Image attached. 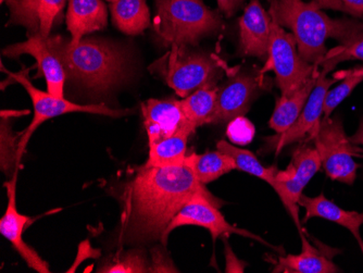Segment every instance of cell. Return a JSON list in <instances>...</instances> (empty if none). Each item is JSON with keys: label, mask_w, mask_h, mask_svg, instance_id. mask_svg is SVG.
I'll return each instance as SVG.
<instances>
[{"label": "cell", "mask_w": 363, "mask_h": 273, "mask_svg": "<svg viewBox=\"0 0 363 273\" xmlns=\"http://www.w3.org/2000/svg\"><path fill=\"white\" fill-rule=\"evenodd\" d=\"M199 195L219 208L225 204L213 196L185 165L143 166L126 184L122 195L121 240L133 245L161 240L185 204Z\"/></svg>", "instance_id": "cell-1"}, {"label": "cell", "mask_w": 363, "mask_h": 273, "mask_svg": "<svg viewBox=\"0 0 363 273\" xmlns=\"http://www.w3.org/2000/svg\"><path fill=\"white\" fill-rule=\"evenodd\" d=\"M269 13L282 28L291 30L298 52L307 62L320 66L328 54V38L348 44L363 35V23L354 19L334 20L312 0H269Z\"/></svg>", "instance_id": "cell-2"}, {"label": "cell", "mask_w": 363, "mask_h": 273, "mask_svg": "<svg viewBox=\"0 0 363 273\" xmlns=\"http://www.w3.org/2000/svg\"><path fill=\"white\" fill-rule=\"evenodd\" d=\"M48 42L62 63L67 77L89 89L106 91L124 77L125 55L110 43L83 38L72 44L60 35L49 36Z\"/></svg>", "instance_id": "cell-3"}, {"label": "cell", "mask_w": 363, "mask_h": 273, "mask_svg": "<svg viewBox=\"0 0 363 273\" xmlns=\"http://www.w3.org/2000/svg\"><path fill=\"white\" fill-rule=\"evenodd\" d=\"M156 8L155 30L172 47L195 46L222 28L220 14L203 0H156Z\"/></svg>", "instance_id": "cell-4"}, {"label": "cell", "mask_w": 363, "mask_h": 273, "mask_svg": "<svg viewBox=\"0 0 363 273\" xmlns=\"http://www.w3.org/2000/svg\"><path fill=\"white\" fill-rule=\"evenodd\" d=\"M321 158L322 168L328 178L352 185L360 165L356 158H363V150L346 135L340 118H323L317 133L312 138Z\"/></svg>", "instance_id": "cell-5"}, {"label": "cell", "mask_w": 363, "mask_h": 273, "mask_svg": "<svg viewBox=\"0 0 363 273\" xmlns=\"http://www.w3.org/2000/svg\"><path fill=\"white\" fill-rule=\"evenodd\" d=\"M1 69L4 72L9 75L10 79H13V82L19 83L26 89L32 99L33 107H34V117H33L32 122L26 131H23L21 140H19L18 165L21 162L22 156L26 152V147L30 136L38 130V126H42L47 120L65 115V113H71V112H87V113L107 116V117L111 118H121L130 113V110L111 109L104 104L79 105V104L72 103V101L65 99V97H57L48 91L45 93V91L36 89L30 81L28 69L22 68V70L18 73H12L9 70H6L4 66H1Z\"/></svg>", "instance_id": "cell-6"}, {"label": "cell", "mask_w": 363, "mask_h": 273, "mask_svg": "<svg viewBox=\"0 0 363 273\" xmlns=\"http://www.w3.org/2000/svg\"><path fill=\"white\" fill-rule=\"evenodd\" d=\"M272 19V18H271ZM273 71L282 96H289L317 77L318 66L301 58L293 34L289 33L277 21L271 23L269 57L261 74Z\"/></svg>", "instance_id": "cell-7"}, {"label": "cell", "mask_w": 363, "mask_h": 273, "mask_svg": "<svg viewBox=\"0 0 363 273\" xmlns=\"http://www.w3.org/2000/svg\"><path fill=\"white\" fill-rule=\"evenodd\" d=\"M162 73L169 87L185 99L203 87H217L222 71L219 62L211 57L191 52L187 47H172L161 59Z\"/></svg>", "instance_id": "cell-8"}, {"label": "cell", "mask_w": 363, "mask_h": 273, "mask_svg": "<svg viewBox=\"0 0 363 273\" xmlns=\"http://www.w3.org/2000/svg\"><path fill=\"white\" fill-rule=\"evenodd\" d=\"M321 167V158L317 148L306 142L294 150L291 164L286 170H279L277 173V186L274 191L291 213L299 232L303 231L298 213L299 199L308 183Z\"/></svg>", "instance_id": "cell-9"}, {"label": "cell", "mask_w": 363, "mask_h": 273, "mask_svg": "<svg viewBox=\"0 0 363 273\" xmlns=\"http://www.w3.org/2000/svg\"><path fill=\"white\" fill-rule=\"evenodd\" d=\"M219 209L220 208L213 201L203 195L194 197L189 203L185 204L184 207L182 208L179 213L175 216L174 219L169 224V227L167 228L162 238H161V243L163 244V246H166L171 232L174 231L177 228L195 225V227L207 229L211 233L213 242H216L217 238L221 235L238 234L244 238H252L257 242H260L263 245L268 246L277 252L279 250L283 252L282 248L271 245L266 240H263L257 234L252 233L247 230L240 229V228L228 223L225 217L220 213Z\"/></svg>", "instance_id": "cell-10"}, {"label": "cell", "mask_w": 363, "mask_h": 273, "mask_svg": "<svg viewBox=\"0 0 363 273\" xmlns=\"http://www.w3.org/2000/svg\"><path fill=\"white\" fill-rule=\"evenodd\" d=\"M328 71L325 69H322L321 72H319L317 83L312 89L307 104L295 123L284 133H277V135L266 138V145L262 148L263 154L272 152V150L279 154L285 146L289 145V144L303 140H311L312 138L315 136L318 128H319L322 115H323L324 99H325L326 93L328 89H331L332 85L335 84L338 79H340L336 74L333 77H328Z\"/></svg>", "instance_id": "cell-11"}, {"label": "cell", "mask_w": 363, "mask_h": 273, "mask_svg": "<svg viewBox=\"0 0 363 273\" xmlns=\"http://www.w3.org/2000/svg\"><path fill=\"white\" fill-rule=\"evenodd\" d=\"M263 74H240L218 91L217 104L210 123H226L246 115L252 101L263 87Z\"/></svg>", "instance_id": "cell-12"}, {"label": "cell", "mask_w": 363, "mask_h": 273, "mask_svg": "<svg viewBox=\"0 0 363 273\" xmlns=\"http://www.w3.org/2000/svg\"><path fill=\"white\" fill-rule=\"evenodd\" d=\"M16 180L18 170L13 173L11 180L5 183L7 189L8 205L5 215L0 219V233L7 238L13 246L14 250L22 257L28 267L38 273H49L48 264L36 252L34 248L30 247L24 242L23 233L26 225L32 218L22 215L16 207Z\"/></svg>", "instance_id": "cell-13"}, {"label": "cell", "mask_w": 363, "mask_h": 273, "mask_svg": "<svg viewBox=\"0 0 363 273\" xmlns=\"http://www.w3.org/2000/svg\"><path fill=\"white\" fill-rule=\"evenodd\" d=\"M3 54L9 58H19L21 55H30L36 59L38 67V77L43 75L46 79L47 91L57 97H65V74L62 63L58 57L50 50L48 38L42 34L30 35L26 42L18 43L6 47Z\"/></svg>", "instance_id": "cell-14"}, {"label": "cell", "mask_w": 363, "mask_h": 273, "mask_svg": "<svg viewBox=\"0 0 363 273\" xmlns=\"http://www.w3.org/2000/svg\"><path fill=\"white\" fill-rule=\"evenodd\" d=\"M10 10L9 24L22 26L28 34L50 36L52 26L67 0H6Z\"/></svg>", "instance_id": "cell-15"}, {"label": "cell", "mask_w": 363, "mask_h": 273, "mask_svg": "<svg viewBox=\"0 0 363 273\" xmlns=\"http://www.w3.org/2000/svg\"><path fill=\"white\" fill-rule=\"evenodd\" d=\"M150 146L170 138L187 123L181 99H150L142 106Z\"/></svg>", "instance_id": "cell-16"}, {"label": "cell", "mask_w": 363, "mask_h": 273, "mask_svg": "<svg viewBox=\"0 0 363 273\" xmlns=\"http://www.w3.org/2000/svg\"><path fill=\"white\" fill-rule=\"evenodd\" d=\"M271 23L269 12L259 0H252L240 20V48L245 56L268 59L270 50Z\"/></svg>", "instance_id": "cell-17"}, {"label": "cell", "mask_w": 363, "mask_h": 273, "mask_svg": "<svg viewBox=\"0 0 363 273\" xmlns=\"http://www.w3.org/2000/svg\"><path fill=\"white\" fill-rule=\"evenodd\" d=\"M301 240V252L298 255L279 256L275 260L272 272L291 273H336L340 268L334 264L332 257L336 250H320L310 243L305 231L299 232Z\"/></svg>", "instance_id": "cell-18"}, {"label": "cell", "mask_w": 363, "mask_h": 273, "mask_svg": "<svg viewBox=\"0 0 363 273\" xmlns=\"http://www.w3.org/2000/svg\"><path fill=\"white\" fill-rule=\"evenodd\" d=\"M108 23V11L103 0H69L67 26L72 44L85 35L104 30Z\"/></svg>", "instance_id": "cell-19"}, {"label": "cell", "mask_w": 363, "mask_h": 273, "mask_svg": "<svg viewBox=\"0 0 363 273\" xmlns=\"http://www.w3.org/2000/svg\"><path fill=\"white\" fill-rule=\"evenodd\" d=\"M298 205L306 209L303 222H307L312 218H321L350 230L363 254V238L360 235V228L363 225V213L345 211L326 199L324 194H320L317 197H308L303 194L299 199Z\"/></svg>", "instance_id": "cell-20"}, {"label": "cell", "mask_w": 363, "mask_h": 273, "mask_svg": "<svg viewBox=\"0 0 363 273\" xmlns=\"http://www.w3.org/2000/svg\"><path fill=\"white\" fill-rule=\"evenodd\" d=\"M196 128L187 122L177 133L150 146V158L147 167L183 166L186 159L187 140Z\"/></svg>", "instance_id": "cell-21"}, {"label": "cell", "mask_w": 363, "mask_h": 273, "mask_svg": "<svg viewBox=\"0 0 363 273\" xmlns=\"http://www.w3.org/2000/svg\"><path fill=\"white\" fill-rule=\"evenodd\" d=\"M318 75L310 79L291 95L281 96V99H277L272 117L269 121V126L273 131L277 134L284 133L298 119L317 83Z\"/></svg>", "instance_id": "cell-22"}, {"label": "cell", "mask_w": 363, "mask_h": 273, "mask_svg": "<svg viewBox=\"0 0 363 273\" xmlns=\"http://www.w3.org/2000/svg\"><path fill=\"white\" fill-rule=\"evenodd\" d=\"M110 9L114 26L124 34L138 35L150 26V11L146 0H117Z\"/></svg>", "instance_id": "cell-23"}, {"label": "cell", "mask_w": 363, "mask_h": 273, "mask_svg": "<svg viewBox=\"0 0 363 273\" xmlns=\"http://www.w3.org/2000/svg\"><path fill=\"white\" fill-rule=\"evenodd\" d=\"M184 165L191 169L197 180L205 185L218 180L222 175L236 169L232 157L219 150L205 154L193 152L186 156Z\"/></svg>", "instance_id": "cell-24"}, {"label": "cell", "mask_w": 363, "mask_h": 273, "mask_svg": "<svg viewBox=\"0 0 363 273\" xmlns=\"http://www.w3.org/2000/svg\"><path fill=\"white\" fill-rule=\"evenodd\" d=\"M218 91L219 87H203L181 99L185 118L194 128L210 123L217 104Z\"/></svg>", "instance_id": "cell-25"}, {"label": "cell", "mask_w": 363, "mask_h": 273, "mask_svg": "<svg viewBox=\"0 0 363 273\" xmlns=\"http://www.w3.org/2000/svg\"><path fill=\"white\" fill-rule=\"evenodd\" d=\"M217 150L232 157L238 170L250 173L261 180L266 181L273 187V189L277 186V173L279 172L277 167L267 168L259 162V159L252 152L236 147L226 140H220L218 143Z\"/></svg>", "instance_id": "cell-26"}, {"label": "cell", "mask_w": 363, "mask_h": 273, "mask_svg": "<svg viewBox=\"0 0 363 273\" xmlns=\"http://www.w3.org/2000/svg\"><path fill=\"white\" fill-rule=\"evenodd\" d=\"M150 262L142 250H132L108 257L98 272L103 273H143L150 272Z\"/></svg>", "instance_id": "cell-27"}, {"label": "cell", "mask_w": 363, "mask_h": 273, "mask_svg": "<svg viewBox=\"0 0 363 273\" xmlns=\"http://www.w3.org/2000/svg\"><path fill=\"white\" fill-rule=\"evenodd\" d=\"M340 79H344L340 85L334 89H328L324 99L323 116L324 118L331 117L332 112L347 99L354 89L363 82L362 73L357 72L354 69L348 71H340L336 73Z\"/></svg>", "instance_id": "cell-28"}, {"label": "cell", "mask_w": 363, "mask_h": 273, "mask_svg": "<svg viewBox=\"0 0 363 273\" xmlns=\"http://www.w3.org/2000/svg\"><path fill=\"white\" fill-rule=\"evenodd\" d=\"M16 135L12 132L10 118H1V170L7 175L18 169V150Z\"/></svg>", "instance_id": "cell-29"}, {"label": "cell", "mask_w": 363, "mask_h": 273, "mask_svg": "<svg viewBox=\"0 0 363 273\" xmlns=\"http://www.w3.org/2000/svg\"><path fill=\"white\" fill-rule=\"evenodd\" d=\"M347 60L363 61V35L348 44L340 45L335 50L328 52L320 66L330 72L338 63Z\"/></svg>", "instance_id": "cell-30"}, {"label": "cell", "mask_w": 363, "mask_h": 273, "mask_svg": "<svg viewBox=\"0 0 363 273\" xmlns=\"http://www.w3.org/2000/svg\"><path fill=\"white\" fill-rule=\"evenodd\" d=\"M255 134H256V128L254 124L244 116L230 120L226 128V135L228 140L236 145H248L254 140Z\"/></svg>", "instance_id": "cell-31"}, {"label": "cell", "mask_w": 363, "mask_h": 273, "mask_svg": "<svg viewBox=\"0 0 363 273\" xmlns=\"http://www.w3.org/2000/svg\"><path fill=\"white\" fill-rule=\"evenodd\" d=\"M321 7L346 12L354 18L363 17V0H315Z\"/></svg>", "instance_id": "cell-32"}, {"label": "cell", "mask_w": 363, "mask_h": 273, "mask_svg": "<svg viewBox=\"0 0 363 273\" xmlns=\"http://www.w3.org/2000/svg\"><path fill=\"white\" fill-rule=\"evenodd\" d=\"M150 272H179L173 266L172 260L169 258L164 248L152 250V262H150Z\"/></svg>", "instance_id": "cell-33"}, {"label": "cell", "mask_w": 363, "mask_h": 273, "mask_svg": "<svg viewBox=\"0 0 363 273\" xmlns=\"http://www.w3.org/2000/svg\"><path fill=\"white\" fill-rule=\"evenodd\" d=\"M224 252H225L226 260L225 272H244L245 268L247 267L246 262L238 260L228 242H225Z\"/></svg>", "instance_id": "cell-34"}, {"label": "cell", "mask_w": 363, "mask_h": 273, "mask_svg": "<svg viewBox=\"0 0 363 273\" xmlns=\"http://www.w3.org/2000/svg\"><path fill=\"white\" fill-rule=\"evenodd\" d=\"M245 0H217L218 7L226 17H232Z\"/></svg>", "instance_id": "cell-35"}, {"label": "cell", "mask_w": 363, "mask_h": 273, "mask_svg": "<svg viewBox=\"0 0 363 273\" xmlns=\"http://www.w3.org/2000/svg\"><path fill=\"white\" fill-rule=\"evenodd\" d=\"M350 140L358 146H363V117L361 118L358 130L354 135L350 136Z\"/></svg>", "instance_id": "cell-36"}, {"label": "cell", "mask_w": 363, "mask_h": 273, "mask_svg": "<svg viewBox=\"0 0 363 273\" xmlns=\"http://www.w3.org/2000/svg\"><path fill=\"white\" fill-rule=\"evenodd\" d=\"M30 113L28 110H26V111H12V110H3L1 111V118H11V117H19V116L28 115Z\"/></svg>", "instance_id": "cell-37"}, {"label": "cell", "mask_w": 363, "mask_h": 273, "mask_svg": "<svg viewBox=\"0 0 363 273\" xmlns=\"http://www.w3.org/2000/svg\"><path fill=\"white\" fill-rule=\"evenodd\" d=\"M354 70H356L357 72L362 73V74H363V68H356V69H354Z\"/></svg>", "instance_id": "cell-38"}, {"label": "cell", "mask_w": 363, "mask_h": 273, "mask_svg": "<svg viewBox=\"0 0 363 273\" xmlns=\"http://www.w3.org/2000/svg\"><path fill=\"white\" fill-rule=\"evenodd\" d=\"M107 1H111V3H114V1H117V0H107Z\"/></svg>", "instance_id": "cell-39"}, {"label": "cell", "mask_w": 363, "mask_h": 273, "mask_svg": "<svg viewBox=\"0 0 363 273\" xmlns=\"http://www.w3.org/2000/svg\"><path fill=\"white\" fill-rule=\"evenodd\" d=\"M0 1H1V3H5L6 0H0Z\"/></svg>", "instance_id": "cell-40"}]
</instances>
